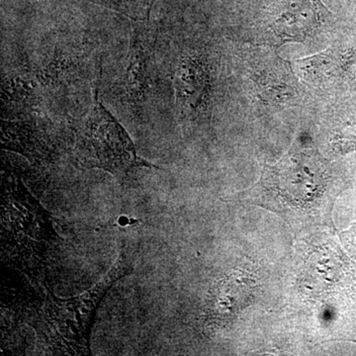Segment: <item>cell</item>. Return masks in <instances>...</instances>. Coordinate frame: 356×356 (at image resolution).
<instances>
[{
  "instance_id": "obj_1",
  "label": "cell",
  "mask_w": 356,
  "mask_h": 356,
  "mask_svg": "<svg viewBox=\"0 0 356 356\" xmlns=\"http://www.w3.org/2000/svg\"><path fill=\"white\" fill-rule=\"evenodd\" d=\"M132 271L127 254L122 252L107 275L79 296L58 299L49 293L33 316L32 325L44 346L58 355H89V332L96 309L109 288Z\"/></svg>"
},
{
  "instance_id": "obj_2",
  "label": "cell",
  "mask_w": 356,
  "mask_h": 356,
  "mask_svg": "<svg viewBox=\"0 0 356 356\" xmlns=\"http://www.w3.org/2000/svg\"><path fill=\"white\" fill-rule=\"evenodd\" d=\"M74 161L84 168H99L123 182L133 168L156 165L140 158L121 124L95 95L91 108L77 129Z\"/></svg>"
},
{
  "instance_id": "obj_3",
  "label": "cell",
  "mask_w": 356,
  "mask_h": 356,
  "mask_svg": "<svg viewBox=\"0 0 356 356\" xmlns=\"http://www.w3.org/2000/svg\"><path fill=\"white\" fill-rule=\"evenodd\" d=\"M327 15L322 0H273L267 8L266 24L281 40H302L320 27Z\"/></svg>"
},
{
  "instance_id": "obj_4",
  "label": "cell",
  "mask_w": 356,
  "mask_h": 356,
  "mask_svg": "<svg viewBox=\"0 0 356 356\" xmlns=\"http://www.w3.org/2000/svg\"><path fill=\"white\" fill-rule=\"evenodd\" d=\"M156 33L147 28H140L134 32L132 47L130 48L127 84L131 95L140 98L145 92L149 76V64L153 54Z\"/></svg>"
},
{
  "instance_id": "obj_5",
  "label": "cell",
  "mask_w": 356,
  "mask_h": 356,
  "mask_svg": "<svg viewBox=\"0 0 356 356\" xmlns=\"http://www.w3.org/2000/svg\"><path fill=\"white\" fill-rule=\"evenodd\" d=\"M2 142L13 149L34 159H49L51 149L44 134L30 124L2 122Z\"/></svg>"
},
{
  "instance_id": "obj_6",
  "label": "cell",
  "mask_w": 356,
  "mask_h": 356,
  "mask_svg": "<svg viewBox=\"0 0 356 356\" xmlns=\"http://www.w3.org/2000/svg\"><path fill=\"white\" fill-rule=\"evenodd\" d=\"M206 74L197 60H186L178 74V91L186 109L197 108L206 92Z\"/></svg>"
},
{
  "instance_id": "obj_7",
  "label": "cell",
  "mask_w": 356,
  "mask_h": 356,
  "mask_svg": "<svg viewBox=\"0 0 356 356\" xmlns=\"http://www.w3.org/2000/svg\"><path fill=\"white\" fill-rule=\"evenodd\" d=\"M299 70L302 76L312 81H324L325 77L334 76L339 69V58L332 53L321 55L300 60Z\"/></svg>"
},
{
  "instance_id": "obj_8",
  "label": "cell",
  "mask_w": 356,
  "mask_h": 356,
  "mask_svg": "<svg viewBox=\"0 0 356 356\" xmlns=\"http://www.w3.org/2000/svg\"><path fill=\"white\" fill-rule=\"evenodd\" d=\"M97 6L111 9L133 20L147 21L154 0H88Z\"/></svg>"
},
{
  "instance_id": "obj_9",
  "label": "cell",
  "mask_w": 356,
  "mask_h": 356,
  "mask_svg": "<svg viewBox=\"0 0 356 356\" xmlns=\"http://www.w3.org/2000/svg\"><path fill=\"white\" fill-rule=\"evenodd\" d=\"M334 146L341 153L356 149V124L341 129L334 136Z\"/></svg>"
}]
</instances>
